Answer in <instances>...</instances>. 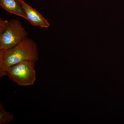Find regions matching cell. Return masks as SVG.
<instances>
[{
	"mask_svg": "<svg viewBox=\"0 0 124 124\" xmlns=\"http://www.w3.org/2000/svg\"><path fill=\"white\" fill-rule=\"evenodd\" d=\"M0 6L9 13L26 19L22 6L18 0H0Z\"/></svg>",
	"mask_w": 124,
	"mask_h": 124,
	"instance_id": "obj_5",
	"label": "cell"
},
{
	"mask_svg": "<svg viewBox=\"0 0 124 124\" xmlns=\"http://www.w3.org/2000/svg\"><path fill=\"white\" fill-rule=\"evenodd\" d=\"M36 62L25 61L14 65L8 69L6 76L20 86L32 85L36 79Z\"/></svg>",
	"mask_w": 124,
	"mask_h": 124,
	"instance_id": "obj_3",
	"label": "cell"
},
{
	"mask_svg": "<svg viewBox=\"0 0 124 124\" xmlns=\"http://www.w3.org/2000/svg\"><path fill=\"white\" fill-rule=\"evenodd\" d=\"M28 33L18 19L0 20V50L8 49L27 38Z\"/></svg>",
	"mask_w": 124,
	"mask_h": 124,
	"instance_id": "obj_2",
	"label": "cell"
},
{
	"mask_svg": "<svg viewBox=\"0 0 124 124\" xmlns=\"http://www.w3.org/2000/svg\"><path fill=\"white\" fill-rule=\"evenodd\" d=\"M22 6L26 19L34 26L48 28L50 24L46 19L35 9L27 4L23 0H18Z\"/></svg>",
	"mask_w": 124,
	"mask_h": 124,
	"instance_id": "obj_4",
	"label": "cell"
},
{
	"mask_svg": "<svg viewBox=\"0 0 124 124\" xmlns=\"http://www.w3.org/2000/svg\"><path fill=\"white\" fill-rule=\"evenodd\" d=\"M38 59L37 45L28 38L10 48L0 50V77L6 76L8 69L14 65L25 61L36 62Z\"/></svg>",
	"mask_w": 124,
	"mask_h": 124,
	"instance_id": "obj_1",
	"label": "cell"
},
{
	"mask_svg": "<svg viewBox=\"0 0 124 124\" xmlns=\"http://www.w3.org/2000/svg\"><path fill=\"white\" fill-rule=\"evenodd\" d=\"M14 116L9 112L4 109L2 103L0 104V124H9L13 120Z\"/></svg>",
	"mask_w": 124,
	"mask_h": 124,
	"instance_id": "obj_6",
	"label": "cell"
}]
</instances>
